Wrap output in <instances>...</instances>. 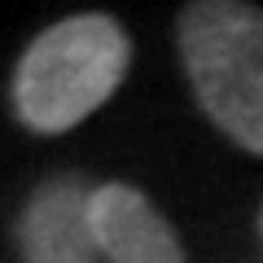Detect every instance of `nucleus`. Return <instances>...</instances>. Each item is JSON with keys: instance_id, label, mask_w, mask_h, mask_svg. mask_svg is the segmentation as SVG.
Wrapping results in <instances>:
<instances>
[{"instance_id": "obj_4", "label": "nucleus", "mask_w": 263, "mask_h": 263, "mask_svg": "<svg viewBox=\"0 0 263 263\" xmlns=\"http://www.w3.org/2000/svg\"><path fill=\"white\" fill-rule=\"evenodd\" d=\"M88 215H92L97 250L110 263H184L176 228L136 184H123V180L97 184Z\"/></svg>"}, {"instance_id": "obj_5", "label": "nucleus", "mask_w": 263, "mask_h": 263, "mask_svg": "<svg viewBox=\"0 0 263 263\" xmlns=\"http://www.w3.org/2000/svg\"><path fill=\"white\" fill-rule=\"evenodd\" d=\"M259 233H263V211H259Z\"/></svg>"}, {"instance_id": "obj_3", "label": "nucleus", "mask_w": 263, "mask_h": 263, "mask_svg": "<svg viewBox=\"0 0 263 263\" xmlns=\"http://www.w3.org/2000/svg\"><path fill=\"white\" fill-rule=\"evenodd\" d=\"M92 189L84 176H48L18 215V250L22 263H97L92 237Z\"/></svg>"}, {"instance_id": "obj_2", "label": "nucleus", "mask_w": 263, "mask_h": 263, "mask_svg": "<svg viewBox=\"0 0 263 263\" xmlns=\"http://www.w3.org/2000/svg\"><path fill=\"white\" fill-rule=\"evenodd\" d=\"M176 48L202 114L263 158V9L246 0H193L176 18Z\"/></svg>"}, {"instance_id": "obj_1", "label": "nucleus", "mask_w": 263, "mask_h": 263, "mask_svg": "<svg viewBox=\"0 0 263 263\" xmlns=\"http://www.w3.org/2000/svg\"><path fill=\"white\" fill-rule=\"evenodd\" d=\"M132 66V40L110 13H75L27 44L13 70V110L22 127L62 136L97 114Z\"/></svg>"}]
</instances>
